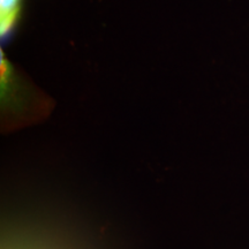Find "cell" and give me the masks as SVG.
<instances>
[{"label": "cell", "instance_id": "6da1fadb", "mask_svg": "<svg viewBox=\"0 0 249 249\" xmlns=\"http://www.w3.org/2000/svg\"><path fill=\"white\" fill-rule=\"evenodd\" d=\"M21 0H0V29L1 35L7 33L17 20Z\"/></svg>", "mask_w": 249, "mask_h": 249}]
</instances>
